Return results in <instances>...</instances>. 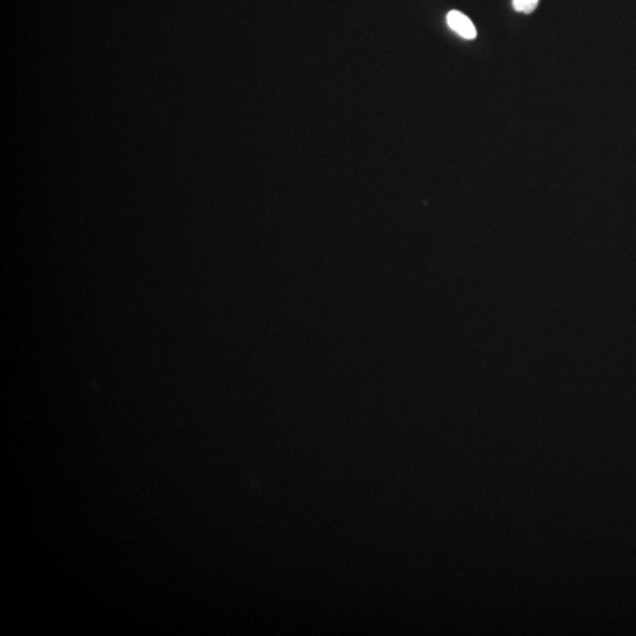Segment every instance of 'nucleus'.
Wrapping results in <instances>:
<instances>
[{
	"instance_id": "f257e3e1",
	"label": "nucleus",
	"mask_w": 636,
	"mask_h": 636,
	"mask_svg": "<svg viewBox=\"0 0 636 636\" xmlns=\"http://www.w3.org/2000/svg\"><path fill=\"white\" fill-rule=\"evenodd\" d=\"M447 22L454 32H456L464 39L471 41L478 36V31H476L474 24L462 12L456 11V10L449 12L447 15Z\"/></svg>"
},
{
	"instance_id": "f03ea898",
	"label": "nucleus",
	"mask_w": 636,
	"mask_h": 636,
	"mask_svg": "<svg viewBox=\"0 0 636 636\" xmlns=\"http://www.w3.org/2000/svg\"><path fill=\"white\" fill-rule=\"evenodd\" d=\"M539 5V0H513V8L515 11L530 15L535 11Z\"/></svg>"
}]
</instances>
